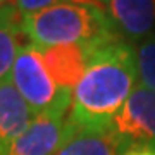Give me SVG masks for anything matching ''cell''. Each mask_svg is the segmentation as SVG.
Masks as SVG:
<instances>
[{
    "instance_id": "obj_1",
    "label": "cell",
    "mask_w": 155,
    "mask_h": 155,
    "mask_svg": "<svg viewBox=\"0 0 155 155\" xmlns=\"http://www.w3.org/2000/svg\"><path fill=\"white\" fill-rule=\"evenodd\" d=\"M138 83L136 52L126 41H110L90 52L72 91L69 121L76 127L109 129Z\"/></svg>"
},
{
    "instance_id": "obj_14",
    "label": "cell",
    "mask_w": 155,
    "mask_h": 155,
    "mask_svg": "<svg viewBox=\"0 0 155 155\" xmlns=\"http://www.w3.org/2000/svg\"><path fill=\"white\" fill-rule=\"evenodd\" d=\"M72 2H90V4H97L100 7H102V4L107 5V0H72Z\"/></svg>"
},
{
    "instance_id": "obj_4",
    "label": "cell",
    "mask_w": 155,
    "mask_h": 155,
    "mask_svg": "<svg viewBox=\"0 0 155 155\" xmlns=\"http://www.w3.org/2000/svg\"><path fill=\"white\" fill-rule=\"evenodd\" d=\"M122 153L127 150L155 152V91L136 83L112 121Z\"/></svg>"
},
{
    "instance_id": "obj_13",
    "label": "cell",
    "mask_w": 155,
    "mask_h": 155,
    "mask_svg": "<svg viewBox=\"0 0 155 155\" xmlns=\"http://www.w3.org/2000/svg\"><path fill=\"white\" fill-rule=\"evenodd\" d=\"M122 155H155V152H150V150H127Z\"/></svg>"
},
{
    "instance_id": "obj_12",
    "label": "cell",
    "mask_w": 155,
    "mask_h": 155,
    "mask_svg": "<svg viewBox=\"0 0 155 155\" xmlns=\"http://www.w3.org/2000/svg\"><path fill=\"white\" fill-rule=\"evenodd\" d=\"M12 2H14L12 5L16 7L21 16H29V14L43 11V9H48V7L55 5V4L72 2V0H12Z\"/></svg>"
},
{
    "instance_id": "obj_15",
    "label": "cell",
    "mask_w": 155,
    "mask_h": 155,
    "mask_svg": "<svg viewBox=\"0 0 155 155\" xmlns=\"http://www.w3.org/2000/svg\"><path fill=\"white\" fill-rule=\"evenodd\" d=\"M5 4H9V0H0V7L5 5Z\"/></svg>"
},
{
    "instance_id": "obj_3",
    "label": "cell",
    "mask_w": 155,
    "mask_h": 155,
    "mask_svg": "<svg viewBox=\"0 0 155 155\" xmlns=\"http://www.w3.org/2000/svg\"><path fill=\"white\" fill-rule=\"evenodd\" d=\"M11 79L35 116L45 112H71L72 91L55 84L36 45L28 43L19 48L11 71Z\"/></svg>"
},
{
    "instance_id": "obj_7",
    "label": "cell",
    "mask_w": 155,
    "mask_h": 155,
    "mask_svg": "<svg viewBox=\"0 0 155 155\" xmlns=\"http://www.w3.org/2000/svg\"><path fill=\"white\" fill-rule=\"evenodd\" d=\"M107 16L117 33L141 41L155 26V0H107Z\"/></svg>"
},
{
    "instance_id": "obj_10",
    "label": "cell",
    "mask_w": 155,
    "mask_h": 155,
    "mask_svg": "<svg viewBox=\"0 0 155 155\" xmlns=\"http://www.w3.org/2000/svg\"><path fill=\"white\" fill-rule=\"evenodd\" d=\"M22 16L12 4L0 7V81L11 76L17 52L22 47Z\"/></svg>"
},
{
    "instance_id": "obj_9",
    "label": "cell",
    "mask_w": 155,
    "mask_h": 155,
    "mask_svg": "<svg viewBox=\"0 0 155 155\" xmlns=\"http://www.w3.org/2000/svg\"><path fill=\"white\" fill-rule=\"evenodd\" d=\"M55 155H122V150L110 127L90 129L72 124V131Z\"/></svg>"
},
{
    "instance_id": "obj_2",
    "label": "cell",
    "mask_w": 155,
    "mask_h": 155,
    "mask_svg": "<svg viewBox=\"0 0 155 155\" xmlns=\"http://www.w3.org/2000/svg\"><path fill=\"white\" fill-rule=\"evenodd\" d=\"M22 35L40 48L76 43L91 52L119 40L107 12L90 2H61L40 12L22 16Z\"/></svg>"
},
{
    "instance_id": "obj_6",
    "label": "cell",
    "mask_w": 155,
    "mask_h": 155,
    "mask_svg": "<svg viewBox=\"0 0 155 155\" xmlns=\"http://www.w3.org/2000/svg\"><path fill=\"white\" fill-rule=\"evenodd\" d=\"M40 48V47H38ZM41 61L52 79L62 90L74 91L88 64L90 50L83 45L67 43L40 48Z\"/></svg>"
},
{
    "instance_id": "obj_5",
    "label": "cell",
    "mask_w": 155,
    "mask_h": 155,
    "mask_svg": "<svg viewBox=\"0 0 155 155\" xmlns=\"http://www.w3.org/2000/svg\"><path fill=\"white\" fill-rule=\"evenodd\" d=\"M69 114L45 112L33 117L29 126L5 147V155H55L72 131Z\"/></svg>"
},
{
    "instance_id": "obj_11",
    "label": "cell",
    "mask_w": 155,
    "mask_h": 155,
    "mask_svg": "<svg viewBox=\"0 0 155 155\" xmlns=\"http://www.w3.org/2000/svg\"><path fill=\"white\" fill-rule=\"evenodd\" d=\"M134 52H136L138 83L155 91V35H148L147 38L138 41Z\"/></svg>"
},
{
    "instance_id": "obj_8",
    "label": "cell",
    "mask_w": 155,
    "mask_h": 155,
    "mask_svg": "<svg viewBox=\"0 0 155 155\" xmlns=\"http://www.w3.org/2000/svg\"><path fill=\"white\" fill-rule=\"evenodd\" d=\"M33 117V110L17 91L11 76L0 81V147L5 150L29 126Z\"/></svg>"
}]
</instances>
